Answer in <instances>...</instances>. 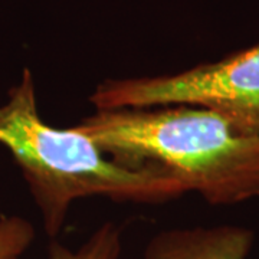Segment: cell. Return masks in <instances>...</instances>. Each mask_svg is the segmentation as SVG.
Here are the masks:
<instances>
[{"label":"cell","mask_w":259,"mask_h":259,"mask_svg":"<svg viewBox=\"0 0 259 259\" xmlns=\"http://www.w3.org/2000/svg\"><path fill=\"white\" fill-rule=\"evenodd\" d=\"M88 100L95 110L202 107L259 136V44L177 74L108 78Z\"/></svg>","instance_id":"3"},{"label":"cell","mask_w":259,"mask_h":259,"mask_svg":"<svg viewBox=\"0 0 259 259\" xmlns=\"http://www.w3.org/2000/svg\"><path fill=\"white\" fill-rule=\"evenodd\" d=\"M253 242V231L236 225L170 228L150 238L143 259H248Z\"/></svg>","instance_id":"4"},{"label":"cell","mask_w":259,"mask_h":259,"mask_svg":"<svg viewBox=\"0 0 259 259\" xmlns=\"http://www.w3.org/2000/svg\"><path fill=\"white\" fill-rule=\"evenodd\" d=\"M124 229L115 222L107 221L78 246L69 248L56 239H51L48 259H120L124 246Z\"/></svg>","instance_id":"5"},{"label":"cell","mask_w":259,"mask_h":259,"mask_svg":"<svg viewBox=\"0 0 259 259\" xmlns=\"http://www.w3.org/2000/svg\"><path fill=\"white\" fill-rule=\"evenodd\" d=\"M35 226L28 219L0 216V259H20L35 241Z\"/></svg>","instance_id":"6"},{"label":"cell","mask_w":259,"mask_h":259,"mask_svg":"<svg viewBox=\"0 0 259 259\" xmlns=\"http://www.w3.org/2000/svg\"><path fill=\"white\" fill-rule=\"evenodd\" d=\"M128 167H156L213 206L259 197V136L194 105L95 110L72 125Z\"/></svg>","instance_id":"1"},{"label":"cell","mask_w":259,"mask_h":259,"mask_svg":"<svg viewBox=\"0 0 259 259\" xmlns=\"http://www.w3.org/2000/svg\"><path fill=\"white\" fill-rule=\"evenodd\" d=\"M0 146L19 167L49 239L62 232L71 206L81 199L161 204L185 194L176 179L156 167L124 166L74 127L44 121L28 68L0 104Z\"/></svg>","instance_id":"2"}]
</instances>
